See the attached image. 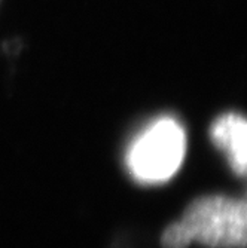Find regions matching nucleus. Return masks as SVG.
I'll return each instance as SVG.
<instances>
[{"label": "nucleus", "instance_id": "obj_1", "mask_svg": "<svg viewBox=\"0 0 247 248\" xmlns=\"http://www.w3.org/2000/svg\"><path fill=\"white\" fill-rule=\"evenodd\" d=\"M246 202L222 195L201 196L163 233L164 248H188L192 241L212 248H244Z\"/></svg>", "mask_w": 247, "mask_h": 248}, {"label": "nucleus", "instance_id": "obj_3", "mask_svg": "<svg viewBox=\"0 0 247 248\" xmlns=\"http://www.w3.org/2000/svg\"><path fill=\"white\" fill-rule=\"evenodd\" d=\"M210 137L222 152H225L234 172L243 177L247 167L246 119L238 113L222 115L212 125Z\"/></svg>", "mask_w": 247, "mask_h": 248}, {"label": "nucleus", "instance_id": "obj_2", "mask_svg": "<svg viewBox=\"0 0 247 248\" xmlns=\"http://www.w3.org/2000/svg\"><path fill=\"white\" fill-rule=\"evenodd\" d=\"M185 153V128L176 118L161 116L150 122L130 144L127 168L140 183H164L179 171Z\"/></svg>", "mask_w": 247, "mask_h": 248}]
</instances>
